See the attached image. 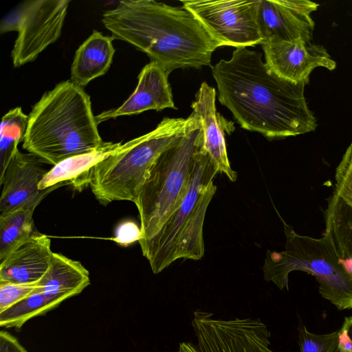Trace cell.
<instances>
[{
	"mask_svg": "<svg viewBox=\"0 0 352 352\" xmlns=\"http://www.w3.org/2000/svg\"><path fill=\"white\" fill-rule=\"evenodd\" d=\"M102 21L119 39L135 46L167 74L177 68L210 66L219 47L186 8L153 0H124L105 11Z\"/></svg>",
	"mask_w": 352,
	"mask_h": 352,
	"instance_id": "2",
	"label": "cell"
},
{
	"mask_svg": "<svg viewBox=\"0 0 352 352\" xmlns=\"http://www.w3.org/2000/svg\"><path fill=\"white\" fill-rule=\"evenodd\" d=\"M142 238L140 226L131 221H124L120 223L115 233L113 240L118 244L122 246H127Z\"/></svg>",
	"mask_w": 352,
	"mask_h": 352,
	"instance_id": "27",
	"label": "cell"
},
{
	"mask_svg": "<svg viewBox=\"0 0 352 352\" xmlns=\"http://www.w3.org/2000/svg\"><path fill=\"white\" fill-rule=\"evenodd\" d=\"M36 200L0 214V262L26 243L36 231L33 214Z\"/></svg>",
	"mask_w": 352,
	"mask_h": 352,
	"instance_id": "20",
	"label": "cell"
},
{
	"mask_svg": "<svg viewBox=\"0 0 352 352\" xmlns=\"http://www.w3.org/2000/svg\"><path fill=\"white\" fill-rule=\"evenodd\" d=\"M0 352H28L19 340L8 331H0Z\"/></svg>",
	"mask_w": 352,
	"mask_h": 352,
	"instance_id": "30",
	"label": "cell"
},
{
	"mask_svg": "<svg viewBox=\"0 0 352 352\" xmlns=\"http://www.w3.org/2000/svg\"><path fill=\"white\" fill-rule=\"evenodd\" d=\"M47 164L32 153L16 151L4 173L0 176L2 190L0 214L36 200H43L48 194L67 183H62L43 190L38 185L48 172Z\"/></svg>",
	"mask_w": 352,
	"mask_h": 352,
	"instance_id": "13",
	"label": "cell"
},
{
	"mask_svg": "<svg viewBox=\"0 0 352 352\" xmlns=\"http://www.w3.org/2000/svg\"><path fill=\"white\" fill-rule=\"evenodd\" d=\"M112 36L94 30L76 51L71 67L70 80L83 87L107 73L115 53Z\"/></svg>",
	"mask_w": 352,
	"mask_h": 352,
	"instance_id": "18",
	"label": "cell"
},
{
	"mask_svg": "<svg viewBox=\"0 0 352 352\" xmlns=\"http://www.w3.org/2000/svg\"><path fill=\"white\" fill-rule=\"evenodd\" d=\"M334 352H352V316L345 317L338 331V340Z\"/></svg>",
	"mask_w": 352,
	"mask_h": 352,
	"instance_id": "29",
	"label": "cell"
},
{
	"mask_svg": "<svg viewBox=\"0 0 352 352\" xmlns=\"http://www.w3.org/2000/svg\"><path fill=\"white\" fill-rule=\"evenodd\" d=\"M334 192L352 206V142L336 168Z\"/></svg>",
	"mask_w": 352,
	"mask_h": 352,
	"instance_id": "25",
	"label": "cell"
},
{
	"mask_svg": "<svg viewBox=\"0 0 352 352\" xmlns=\"http://www.w3.org/2000/svg\"><path fill=\"white\" fill-rule=\"evenodd\" d=\"M89 284V272L79 261L54 252L50 266L36 290L62 303L80 294Z\"/></svg>",
	"mask_w": 352,
	"mask_h": 352,
	"instance_id": "17",
	"label": "cell"
},
{
	"mask_svg": "<svg viewBox=\"0 0 352 352\" xmlns=\"http://www.w3.org/2000/svg\"><path fill=\"white\" fill-rule=\"evenodd\" d=\"M216 91L204 82L192 103V112L200 117L204 130V146L214 162L219 173L225 174L231 182L237 179V173L230 166L223 131L219 124L215 107Z\"/></svg>",
	"mask_w": 352,
	"mask_h": 352,
	"instance_id": "16",
	"label": "cell"
},
{
	"mask_svg": "<svg viewBox=\"0 0 352 352\" xmlns=\"http://www.w3.org/2000/svg\"><path fill=\"white\" fill-rule=\"evenodd\" d=\"M51 240L36 231L26 243L0 262V283H34L47 272L53 256Z\"/></svg>",
	"mask_w": 352,
	"mask_h": 352,
	"instance_id": "15",
	"label": "cell"
},
{
	"mask_svg": "<svg viewBox=\"0 0 352 352\" xmlns=\"http://www.w3.org/2000/svg\"><path fill=\"white\" fill-rule=\"evenodd\" d=\"M121 142H104L98 148L66 158L53 166L38 185L43 190L62 183H67L80 190L89 186V174L92 168L113 153Z\"/></svg>",
	"mask_w": 352,
	"mask_h": 352,
	"instance_id": "19",
	"label": "cell"
},
{
	"mask_svg": "<svg viewBox=\"0 0 352 352\" xmlns=\"http://www.w3.org/2000/svg\"><path fill=\"white\" fill-rule=\"evenodd\" d=\"M285 250H267L263 267L264 278L280 290L288 289V276L302 271L314 276L319 292L339 310L352 309V271L340 260L330 236L301 235L283 221Z\"/></svg>",
	"mask_w": 352,
	"mask_h": 352,
	"instance_id": "7",
	"label": "cell"
},
{
	"mask_svg": "<svg viewBox=\"0 0 352 352\" xmlns=\"http://www.w3.org/2000/svg\"><path fill=\"white\" fill-rule=\"evenodd\" d=\"M168 76L157 63L150 62L146 65L138 76V85L132 94L119 107L96 116L98 124L111 118L139 114L148 110L177 109Z\"/></svg>",
	"mask_w": 352,
	"mask_h": 352,
	"instance_id": "14",
	"label": "cell"
},
{
	"mask_svg": "<svg viewBox=\"0 0 352 352\" xmlns=\"http://www.w3.org/2000/svg\"><path fill=\"white\" fill-rule=\"evenodd\" d=\"M187 123V118H164L154 130L121 144L95 165L88 180L96 199L104 206L114 201H129L136 206L150 168L184 135Z\"/></svg>",
	"mask_w": 352,
	"mask_h": 352,
	"instance_id": "6",
	"label": "cell"
},
{
	"mask_svg": "<svg viewBox=\"0 0 352 352\" xmlns=\"http://www.w3.org/2000/svg\"><path fill=\"white\" fill-rule=\"evenodd\" d=\"M338 331L327 334H315L305 325L299 329L300 352H334L338 344Z\"/></svg>",
	"mask_w": 352,
	"mask_h": 352,
	"instance_id": "24",
	"label": "cell"
},
{
	"mask_svg": "<svg viewBox=\"0 0 352 352\" xmlns=\"http://www.w3.org/2000/svg\"><path fill=\"white\" fill-rule=\"evenodd\" d=\"M89 96L70 80L45 92L34 105L23 148L54 166L103 145Z\"/></svg>",
	"mask_w": 352,
	"mask_h": 352,
	"instance_id": "3",
	"label": "cell"
},
{
	"mask_svg": "<svg viewBox=\"0 0 352 352\" xmlns=\"http://www.w3.org/2000/svg\"><path fill=\"white\" fill-rule=\"evenodd\" d=\"M25 11V1L18 4L8 12L1 19L0 33L18 31Z\"/></svg>",
	"mask_w": 352,
	"mask_h": 352,
	"instance_id": "28",
	"label": "cell"
},
{
	"mask_svg": "<svg viewBox=\"0 0 352 352\" xmlns=\"http://www.w3.org/2000/svg\"><path fill=\"white\" fill-rule=\"evenodd\" d=\"M325 232L334 244L343 262L352 259V206L335 192L325 211Z\"/></svg>",
	"mask_w": 352,
	"mask_h": 352,
	"instance_id": "21",
	"label": "cell"
},
{
	"mask_svg": "<svg viewBox=\"0 0 352 352\" xmlns=\"http://www.w3.org/2000/svg\"><path fill=\"white\" fill-rule=\"evenodd\" d=\"M195 342H182L175 352H275L270 331L259 319H217L196 310L191 320Z\"/></svg>",
	"mask_w": 352,
	"mask_h": 352,
	"instance_id": "8",
	"label": "cell"
},
{
	"mask_svg": "<svg viewBox=\"0 0 352 352\" xmlns=\"http://www.w3.org/2000/svg\"><path fill=\"white\" fill-rule=\"evenodd\" d=\"M60 304L58 300L35 290L28 297L0 312V327L20 329L30 319L43 316Z\"/></svg>",
	"mask_w": 352,
	"mask_h": 352,
	"instance_id": "22",
	"label": "cell"
},
{
	"mask_svg": "<svg viewBox=\"0 0 352 352\" xmlns=\"http://www.w3.org/2000/svg\"><path fill=\"white\" fill-rule=\"evenodd\" d=\"M38 282L34 283H0V312L31 295L37 288Z\"/></svg>",
	"mask_w": 352,
	"mask_h": 352,
	"instance_id": "26",
	"label": "cell"
},
{
	"mask_svg": "<svg viewBox=\"0 0 352 352\" xmlns=\"http://www.w3.org/2000/svg\"><path fill=\"white\" fill-rule=\"evenodd\" d=\"M258 0H189L182 6L201 23L219 47L236 48L261 44L256 20Z\"/></svg>",
	"mask_w": 352,
	"mask_h": 352,
	"instance_id": "9",
	"label": "cell"
},
{
	"mask_svg": "<svg viewBox=\"0 0 352 352\" xmlns=\"http://www.w3.org/2000/svg\"><path fill=\"white\" fill-rule=\"evenodd\" d=\"M184 135L162 152L149 169L136 207L142 238H152L185 197L197 157L204 148L201 120L192 112Z\"/></svg>",
	"mask_w": 352,
	"mask_h": 352,
	"instance_id": "5",
	"label": "cell"
},
{
	"mask_svg": "<svg viewBox=\"0 0 352 352\" xmlns=\"http://www.w3.org/2000/svg\"><path fill=\"white\" fill-rule=\"evenodd\" d=\"M217 173L214 162L204 148L181 204L152 238L140 243L154 274L177 259L198 261L204 256L203 227L208 205L217 191L213 181Z\"/></svg>",
	"mask_w": 352,
	"mask_h": 352,
	"instance_id": "4",
	"label": "cell"
},
{
	"mask_svg": "<svg viewBox=\"0 0 352 352\" xmlns=\"http://www.w3.org/2000/svg\"><path fill=\"white\" fill-rule=\"evenodd\" d=\"M28 124V116L21 107L10 109L3 116L0 129V176L18 150V144L23 140Z\"/></svg>",
	"mask_w": 352,
	"mask_h": 352,
	"instance_id": "23",
	"label": "cell"
},
{
	"mask_svg": "<svg viewBox=\"0 0 352 352\" xmlns=\"http://www.w3.org/2000/svg\"><path fill=\"white\" fill-rule=\"evenodd\" d=\"M318 6L309 0H258L256 20L261 45L297 39L312 42L315 24L311 14Z\"/></svg>",
	"mask_w": 352,
	"mask_h": 352,
	"instance_id": "11",
	"label": "cell"
},
{
	"mask_svg": "<svg viewBox=\"0 0 352 352\" xmlns=\"http://www.w3.org/2000/svg\"><path fill=\"white\" fill-rule=\"evenodd\" d=\"M69 0L25 1V11L11 52L19 67L34 61L61 34Z\"/></svg>",
	"mask_w": 352,
	"mask_h": 352,
	"instance_id": "10",
	"label": "cell"
},
{
	"mask_svg": "<svg viewBox=\"0 0 352 352\" xmlns=\"http://www.w3.org/2000/svg\"><path fill=\"white\" fill-rule=\"evenodd\" d=\"M268 69L278 77L295 84L306 85L317 67L333 70L336 61L320 45L302 39L274 41L261 45Z\"/></svg>",
	"mask_w": 352,
	"mask_h": 352,
	"instance_id": "12",
	"label": "cell"
},
{
	"mask_svg": "<svg viewBox=\"0 0 352 352\" xmlns=\"http://www.w3.org/2000/svg\"><path fill=\"white\" fill-rule=\"evenodd\" d=\"M219 100L240 126L267 139H280L316 130L317 122L305 96L304 84H295L270 71L261 54L236 48L229 60L211 67Z\"/></svg>",
	"mask_w": 352,
	"mask_h": 352,
	"instance_id": "1",
	"label": "cell"
}]
</instances>
